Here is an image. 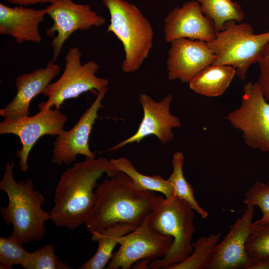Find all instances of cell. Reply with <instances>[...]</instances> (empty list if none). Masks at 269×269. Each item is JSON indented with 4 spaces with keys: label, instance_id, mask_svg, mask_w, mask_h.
<instances>
[{
    "label": "cell",
    "instance_id": "obj_2",
    "mask_svg": "<svg viewBox=\"0 0 269 269\" xmlns=\"http://www.w3.org/2000/svg\"><path fill=\"white\" fill-rule=\"evenodd\" d=\"M157 197L153 191L136 189L131 179L119 172L97 186L86 228L91 233L119 223L138 227L151 213Z\"/></svg>",
    "mask_w": 269,
    "mask_h": 269
},
{
    "label": "cell",
    "instance_id": "obj_15",
    "mask_svg": "<svg viewBox=\"0 0 269 269\" xmlns=\"http://www.w3.org/2000/svg\"><path fill=\"white\" fill-rule=\"evenodd\" d=\"M216 32L212 20L203 13L195 0L174 8L164 19V35L168 43L181 38L211 42Z\"/></svg>",
    "mask_w": 269,
    "mask_h": 269
},
{
    "label": "cell",
    "instance_id": "obj_26",
    "mask_svg": "<svg viewBox=\"0 0 269 269\" xmlns=\"http://www.w3.org/2000/svg\"><path fill=\"white\" fill-rule=\"evenodd\" d=\"M21 266L25 269H69L66 263L58 260L51 244L41 247L28 255Z\"/></svg>",
    "mask_w": 269,
    "mask_h": 269
},
{
    "label": "cell",
    "instance_id": "obj_23",
    "mask_svg": "<svg viewBox=\"0 0 269 269\" xmlns=\"http://www.w3.org/2000/svg\"><path fill=\"white\" fill-rule=\"evenodd\" d=\"M184 156L181 151H177L173 154V171L167 180L173 185V196L187 202L194 211L203 219H206L208 216V213L201 207L196 200L192 186L184 176Z\"/></svg>",
    "mask_w": 269,
    "mask_h": 269
},
{
    "label": "cell",
    "instance_id": "obj_3",
    "mask_svg": "<svg viewBox=\"0 0 269 269\" xmlns=\"http://www.w3.org/2000/svg\"><path fill=\"white\" fill-rule=\"evenodd\" d=\"M14 163L7 162L0 190L7 195L8 204L0 209L7 225H12V234L23 244L42 239L45 224L50 220V212L42 208L45 200L43 194L34 188L32 179L17 182L13 176Z\"/></svg>",
    "mask_w": 269,
    "mask_h": 269
},
{
    "label": "cell",
    "instance_id": "obj_6",
    "mask_svg": "<svg viewBox=\"0 0 269 269\" xmlns=\"http://www.w3.org/2000/svg\"><path fill=\"white\" fill-rule=\"evenodd\" d=\"M269 42V31L255 34L247 22L226 21L222 30L216 32L215 39L206 42L215 56L213 64L233 67L241 80H245L250 66L257 63Z\"/></svg>",
    "mask_w": 269,
    "mask_h": 269
},
{
    "label": "cell",
    "instance_id": "obj_16",
    "mask_svg": "<svg viewBox=\"0 0 269 269\" xmlns=\"http://www.w3.org/2000/svg\"><path fill=\"white\" fill-rule=\"evenodd\" d=\"M170 43L166 62L170 80L178 79L189 83L199 72L214 62L215 55L204 41L181 38Z\"/></svg>",
    "mask_w": 269,
    "mask_h": 269
},
{
    "label": "cell",
    "instance_id": "obj_10",
    "mask_svg": "<svg viewBox=\"0 0 269 269\" xmlns=\"http://www.w3.org/2000/svg\"><path fill=\"white\" fill-rule=\"evenodd\" d=\"M67 117L59 109L41 110L33 116L17 119H4L0 123V134H13L20 139L21 148L16 151L19 158L18 164L21 171L28 169L27 160L29 153L36 141L44 135H58L63 130Z\"/></svg>",
    "mask_w": 269,
    "mask_h": 269
},
{
    "label": "cell",
    "instance_id": "obj_29",
    "mask_svg": "<svg viewBox=\"0 0 269 269\" xmlns=\"http://www.w3.org/2000/svg\"><path fill=\"white\" fill-rule=\"evenodd\" d=\"M257 63L260 67L258 82L262 89L266 99L269 101V42L263 49Z\"/></svg>",
    "mask_w": 269,
    "mask_h": 269
},
{
    "label": "cell",
    "instance_id": "obj_24",
    "mask_svg": "<svg viewBox=\"0 0 269 269\" xmlns=\"http://www.w3.org/2000/svg\"><path fill=\"white\" fill-rule=\"evenodd\" d=\"M221 233L202 236L192 244L193 252L185 261L167 269H207L211 255L219 242Z\"/></svg>",
    "mask_w": 269,
    "mask_h": 269
},
{
    "label": "cell",
    "instance_id": "obj_19",
    "mask_svg": "<svg viewBox=\"0 0 269 269\" xmlns=\"http://www.w3.org/2000/svg\"><path fill=\"white\" fill-rule=\"evenodd\" d=\"M236 70L226 65L211 64L199 72L189 82L195 93L208 97L222 95L230 86Z\"/></svg>",
    "mask_w": 269,
    "mask_h": 269
},
{
    "label": "cell",
    "instance_id": "obj_4",
    "mask_svg": "<svg viewBox=\"0 0 269 269\" xmlns=\"http://www.w3.org/2000/svg\"><path fill=\"white\" fill-rule=\"evenodd\" d=\"M148 221L154 232L173 239L167 254L151 261L149 268L167 269L189 257L193 252L192 240L195 227L193 210L187 202L175 196L166 198L157 195Z\"/></svg>",
    "mask_w": 269,
    "mask_h": 269
},
{
    "label": "cell",
    "instance_id": "obj_22",
    "mask_svg": "<svg viewBox=\"0 0 269 269\" xmlns=\"http://www.w3.org/2000/svg\"><path fill=\"white\" fill-rule=\"evenodd\" d=\"M195 0L200 3L203 13L212 20L217 32L223 30L227 21L241 23L245 18L241 5L232 0Z\"/></svg>",
    "mask_w": 269,
    "mask_h": 269
},
{
    "label": "cell",
    "instance_id": "obj_27",
    "mask_svg": "<svg viewBox=\"0 0 269 269\" xmlns=\"http://www.w3.org/2000/svg\"><path fill=\"white\" fill-rule=\"evenodd\" d=\"M14 234L0 238V268L11 269L14 265H22L29 252Z\"/></svg>",
    "mask_w": 269,
    "mask_h": 269
},
{
    "label": "cell",
    "instance_id": "obj_25",
    "mask_svg": "<svg viewBox=\"0 0 269 269\" xmlns=\"http://www.w3.org/2000/svg\"><path fill=\"white\" fill-rule=\"evenodd\" d=\"M246 252L248 264L269 259V223L263 225L255 223L246 243Z\"/></svg>",
    "mask_w": 269,
    "mask_h": 269
},
{
    "label": "cell",
    "instance_id": "obj_14",
    "mask_svg": "<svg viewBox=\"0 0 269 269\" xmlns=\"http://www.w3.org/2000/svg\"><path fill=\"white\" fill-rule=\"evenodd\" d=\"M254 207L247 206L242 216L231 226L227 234L214 248L207 269H246L249 260L246 243L255 226Z\"/></svg>",
    "mask_w": 269,
    "mask_h": 269
},
{
    "label": "cell",
    "instance_id": "obj_28",
    "mask_svg": "<svg viewBox=\"0 0 269 269\" xmlns=\"http://www.w3.org/2000/svg\"><path fill=\"white\" fill-rule=\"evenodd\" d=\"M247 206H258L262 212V217L255 222L256 224L269 223V185L259 180L256 181L245 193L243 201Z\"/></svg>",
    "mask_w": 269,
    "mask_h": 269
},
{
    "label": "cell",
    "instance_id": "obj_1",
    "mask_svg": "<svg viewBox=\"0 0 269 269\" xmlns=\"http://www.w3.org/2000/svg\"><path fill=\"white\" fill-rule=\"evenodd\" d=\"M119 171L107 158H86L61 175L55 189L50 220L57 227L74 230L85 223L94 203L97 181Z\"/></svg>",
    "mask_w": 269,
    "mask_h": 269
},
{
    "label": "cell",
    "instance_id": "obj_20",
    "mask_svg": "<svg viewBox=\"0 0 269 269\" xmlns=\"http://www.w3.org/2000/svg\"><path fill=\"white\" fill-rule=\"evenodd\" d=\"M138 226L125 223H119L111 225L100 231L91 232L92 240L98 242V249L95 254L79 269H103L107 267L113 256V251L118 239L133 231Z\"/></svg>",
    "mask_w": 269,
    "mask_h": 269
},
{
    "label": "cell",
    "instance_id": "obj_17",
    "mask_svg": "<svg viewBox=\"0 0 269 269\" xmlns=\"http://www.w3.org/2000/svg\"><path fill=\"white\" fill-rule=\"evenodd\" d=\"M57 64L50 60L45 68L18 75L15 80L16 93L11 101L0 110L4 119L14 120L29 116L32 99L43 93L46 87L60 72Z\"/></svg>",
    "mask_w": 269,
    "mask_h": 269
},
{
    "label": "cell",
    "instance_id": "obj_8",
    "mask_svg": "<svg viewBox=\"0 0 269 269\" xmlns=\"http://www.w3.org/2000/svg\"><path fill=\"white\" fill-rule=\"evenodd\" d=\"M249 147L269 152V103L257 82L244 85L240 107L225 117Z\"/></svg>",
    "mask_w": 269,
    "mask_h": 269
},
{
    "label": "cell",
    "instance_id": "obj_30",
    "mask_svg": "<svg viewBox=\"0 0 269 269\" xmlns=\"http://www.w3.org/2000/svg\"><path fill=\"white\" fill-rule=\"evenodd\" d=\"M11 4L18 5L28 6L38 3H51L56 0H4Z\"/></svg>",
    "mask_w": 269,
    "mask_h": 269
},
{
    "label": "cell",
    "instance_id": "obj_5",
    "mask_svg": "<svg viewBox=\"0 0 269 269\" xmlns=\"http://www.w3.org/2000/svg\"><path fill=\"white\" fill-rule=\"evenodd\" d=\"M110 15L107 32H113L122 43L125 57L122 70H137L152 47L153 31L150 23L139 9L125 0H103Z\"/></svg>",
    "mask_w": 269,
    "mask_h": 269
},
{
    "label": "cell",
    "instance_id": "obj_12",
    "mask_svg": "<svg viewBox=\"0 0 269 269\" xmlns=\"http://www.w3.org/2000/svg\"><path fill=\"white\" fill-rule=\"evenodd\" d=\"M172 100L173 96L170 94L156 102L146 94H140L139 101L143 109V117L138 129L131 136L107 151H116L130 143H139L149 135L155 136L163 144L171 142L174 137L172 129L181 125L180 118L170 112Z\"/></svg>",
    "mask_w": 269,
    "mask_h": 269
},
{
    "label": "cell",
    "instance_id": "obj_9",
    "mask_svg": "<svg viewBox=\"0 0 269 269\" xmlns=\"http://www.w3.org/2000/svg\"><path fill=\"white\" fill-rule=\"evenodd\" d=\"M53 24L46 29V34L53 37L51 45L55 62L66 41L77 30H87L93 26L100 27L105 18L93 10L89 4H79L72 0H56L45 7Z\"/></svg>",
    "mask_w": 269,
    "mask_h": 269
},
{
    "label": "cell",
    "instance_id": "obj_7",
    "mask_svg": "<svg viewBox=\"0 0 269 269\" xmlns=\"http://www.w3.org/2000/svg\"><path fill=\"white\" fill-rule=\"evenodd\" d=\"M81 52L78 47L69 49L65 56V69L60 77L50 83L43 94L48 98L38 105L39 110L59 109L64 102L79 97L89 91L98 93L108 89L107 79L96 76L100 67L98 63L89 61L81 64Z\"/></svg>",
    "mask_w": 269,
    "mask_h": 269
},
{
    "label": "cell",
    "instance_id": "obj_11",
    "mask_svg": "<svg viewBox=\"0 0 269 269\" xmlns=\"http://www.w3.org/2000/svg\"><path fill=\"white\" fill-rule=\"evenodd\" d=\"M148 216L136 229L118 239L120 248L113 254L107 269H130L140 260L150 261L167 254L173 239L154 232L149 226Z\"/></svg>",
    "mask_w": 269,
    "mask_h": 269
},
{
    "label": "cell",
    "instance_id": "obj_32",
    "mask_svg": "<svg viewBox=\"0 0 269 269\" xmlns=\"http://www.w3.org/2000/svg\"><path fill=\"white\" fill-rule=\"evenodd\" d=\"M269 185V180H268V182L267 183Z\"/></svg>",
    "mask_w": 269,
    "mask_h": 269
},
{
    "label": "cell",
    "instance_id": "obj_31",
    "mask_svg": "<svg viewBox=\"0 0 269 269\" xmlns=\"http://www.w3.org/2000/svg\"><path fill=\"white\" fill-rule=\"evenodd\" d=\"M246 269H269V259L249 263Z\"/></svg>",
    "mask_w": 269,
    "mask_h": 269
},
{
    "label": "cell",
    "instance_id": "obj_18",
    "mask_svg": "<svg viewBox=\"0 0 269 269\" xmlns=\"http://www.w3.org/2000/svg\"><path fill=\"white\" fill-rule=\"evenodd\" d=\"M46 8L36 9L25 6L10 7L0 3V34L9 35L16 42H40L39 26L43 21Z\"/></svg>",
    "mask_w": 269,
    "mask_h": 269
},
{
    "label": "cell",
    "instance_id": "obj_13",
    "mask_svg": "<svg viewBox=\"0 0 269 269\" xmlns=\"http://www.w3.org/2000/svg\"><path fill=\"white\" fill-rule=\"evenodd\" d=\"M108 90L97 94L91 105L71 130H64L57 135L53 143L52 163L68 165L76 160L78 155H84L86 158H95L96 154L90 149L89 137L92 127L98 118V111L104 107L102 101Z\"/></svg>",
    "mask_w": 269,
    "mask_h": 269
},
{
    "label": "cell",
    "instance_id": "obj_21",
    "mask_svg": "<svg viewBox=\"0 0 269 269\" xmlns=\"http://www.w3.org/2000/svg\"><path fill=\"white\" fill-rule=\"evenodd\" d=\"M111 163L119 171L126 174L132 180L134 186L140 190H149L162 193L166 198L174 195L173 186L167 179L159 175L152 176L139 172L132 162L124 156L111 159Z\"/></svg>",
    "mask_w": 269,
    "mask_h": 269
}]
</instances>
